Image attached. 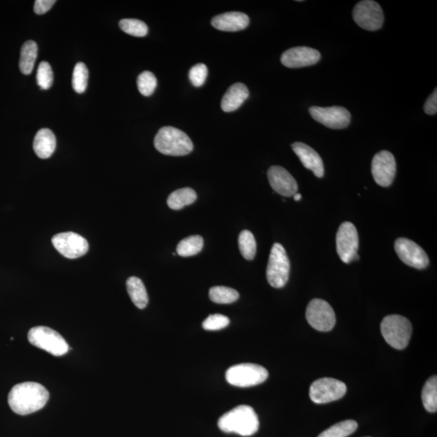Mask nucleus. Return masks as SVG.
<instances>
[{
  "instance_id": "obj_1",
  "label": "nucleus",
  "mask_w": 437,
  "mask_h": 437,
  "mask_svg": "<svg viewBox=\"0 0 437 437\" xmlns=\"http://www.w3.org/2000/svg\"><path fill=\"white\" fill-rule=\"evenodd\" d=\"M49 398L48 390L43 385L29 381L13 386L8 400L13 412L27 416L43 409Z\"/></svg>"
},
{
  "instance_id": "obj_2",
  "label": "nucleus",
  "mask_w": 437,
  "mask_h": 437,
  "mask_svg": "<svg viewBox=\"0 0 437 437\" xmlns=\"http://www.w3.org/2000/svg\"><path fill=\"white\" fill-rule=\"evenodd\" d=\"M218 427L226 434L250 436L259 431V420L253 407L242 405L224 414L219 418Z\"/></svg>"
},
{
  "instance_id": "obj_3",
  "label": "nucleus",
  "mask_w": 437,
  "mask_h": 437,
  "mask_svg": "<svg viewBox=\"0 0 437 437\" xmlns=\"http://www.w3.org/2000/svg\"><path fill=\"white\" fill-rule=\"evenodd\" d=\"M154 145L160 153L173 156H186L194 149L191 138L173 127L160 128L155 137Z\"/></svg>"
},
{
  "instance_id": "obj_4",
  "label": "nucleus",
  "mask_w": 437,
  "mask_h": 437,
  "mask_svg": "<svg viewBox=\"0 0 437 437\" xmlns=\"http://www.w3.org/2000/svg\"><path fill=\"white\" fill-rule=\"evenodd\" d=\"M381 332L390 346L403 350L407 347L412 334L411 321L401 315H389L381 323Z\"/></svg>"
},
{
  "instance_id": "obj_5",
  "label": "nucleus",
  "mask_w": 437,
  "mask_h": 437,
  "mask_svg": "<svg viewBox=\"0 0 437 437\" xmlns=\"http://www.w3.org/2000/svg\"><path fill=\"white\" fill-rule=\"evenodd\" d=\"M268 376V371L264 367L245 363L230 367L225 377L230 385L246 388L264 383Z\"/></svg>"
},
{
  "instance_id": "obj_6",
  "label": "nucleus",
  "mask_w": 437,
  "mask_h": 437,
  "mask_svg": "<svg viewBox=\"0 0 437 437\" xmlns=\"http://www.w3.org/2000/svg\"><path fill=\"white\" fill-rule=\"evenodd\" d=\"M28 339L34 346L54 356L65 355L69 350L68 344L62 335L47 326H36L30 330Z\"/></svg>"
},
{
  "instance_id": "obj_7",
  "label": "nucleus",
  "mask_w": 437,
  "mask_h": 437,
  "mask_svg": "<svg viewBox=\"0 0 437 437\" xmlns=\"http://www.w3.org/2000/svg\"><path fill=\"white\" fill-rule=\"evenodd\" d=\"M290 261L281 244L275 243L271 248L266 278L271 287L281 288L286 285L290 274Z\"/></svg>"
},
{
  "instance_id": "obj_8",
  "label": "nucleus",
  "mask_w": 437,
  "mask_h": 437,
  "mask_svg": "<svg viewBox=\"0 0 437 437\" xmlns=\"http://www.w3.org/2000/svg\"><path fill=\"white\" fill-rule=\"evenodd\" d=\"M347 392L343 381L330 377L316 380L310 385V397L317 404H324L342 398Z\"/></svg>"
},
{
  "instance_id": "obj_9",
  "label": "nucleus",
  "mask_w": 437,
  "mask_h": 437,
  "mask_svg": "<svg viewBox=\"0 0 437 437\" xmlns=\"http://www.w3.org/2000/svg\"><path fill=\"white\" fill-rule=\"evenodd\" d=\"M308 323L317 330L328 332L337 323L334 311L328 302L321 299L312 300L306 310Z\"/></svg>"
},
{
  "instance_id": "obj_10",
  "label": "nucleus",
  "mask_w": 437,
  "mask_h": 437,
  "mask_svg": "<svg viewBox=\"0 0 437 437\" xmlns=\"http://www.w3.org/2000/svg\"><path fill=\"white\" fill-rule=\"evenodd\" d=\"M353 19L362 29L376 31L383 25L384 13L376 2L372 0H363L354 8Z\"/></svg>"
},
{
  "instance_id": "obj_11",
  "label": "nucleus",
  "mask_w": 437,
  "mask_h": 437,
  "mask_svg": "<svg viewBox=\"0 0 437 437\" xmlns=\"http://www.w3.org/2000/svg\"><path fill=\"white\" fill-rule=\"evenodd\" d=\"M52 244L55 249L69 259L84 256L89 248L85 238L72 232L56 234L52 238Z\"/></svg>"
},
{
  "instance_id": "obj_12",
  "label": "nucleus",
  "mask_w": 437,
  "mask_h": 437,
  "mask_svg": "<svg viewBox=\"0 0 437 437\" xmlns=\"http://www.w3.org/2000/svg\"><path fill=\"white\" fill-rule=\"evenodd\" d=\"M359 248V235L356 228L351 222H344L337 234L338 255L344 264L354 261Z\"/></svg>"
},
{
  "instance_id": "obj_13",
  "label": "nucleus",
  "mask_w": 437,
  "mask_h": 437,
  "mask_svg": "<svg viewBox=\"0 0 437 437\" xmlns=\"http://www.w3.org/2000/svg\"><path fill=\"white\" fill-rule=\"evenodd\" d=\"M394 249L399 259L412 268L422 270L429 265L425 251L410 239L400 237L395 241Z\"/></svg>"
},
{
  "instance_id": "obj_14",
  "label": "nucleus",
  "mask_w": 437,
  "mask_h": 437,
  "mask_svg": "<svg viewBox=\"0 0 437 437\" xmlns=\"http://www.w3.org/2000/svg\"><path fill=\"white\" fill-rule=\"evenodd\" d=\"M310 114L315 121L330 129H343L351 122V114L342 107H312Z\"/></svg>"
},
{
  "instance_id": "obj_15",
  "label": "nucleus",
  "mask_w": 437,
  "mask_h": 437,
  "mask_svg": "<svg viewBox=\"0 0 437 437\" xmlns=\"http://www.w3.org/2000/svg\"><path fill=\"white\" fill-rule=\"evenodd\" d=\"M372 174L379 186L388 187L396 175V160L388 151H381L372 162Z\"/></svg>"
},
{
  "instance_id": "obj_16",
  "label": "nucleus",
  "mask_w": 437,
  "mask_h": 437,
  "mask_svg": "<svg viewBox=\"0 0 437 437\" xmlns=\"http://www.w3.org/2000/svg\"><path fill=\"white\" fill-rule=\"evenodd\" d=\"M321 59V54L317 50L307 47L290 48L284 52L280 58L284 66L288 68H301L315 65Z\"/></svg>"
},
{
  "instance_id": "obj_17",
  "label": "nucleus",
  "mask_w": 437,
  "mask_h": 437,
  "mask_svg": "<svg viewBox=\"0 0 437 437\" xmlns=\"http://www.w3.org/2000/svg\"><path fill=\"white\" fill-rule=\"evenodd\" d=\"M268 180L273 190L279 195L291 197L297 194V182L291 174L281 167L275 165L268 169Z\"/></svg>"
},
{
  "instance_id": "obj_18",
  "label": "nucleus",
  "mask_w": 437,
  "mask_h": 437,
  "mask_svg": "<svg viewBox=\"0 0 437 437\" xmlns=\"http://www.w3.org/2000/svg\"><path fill=\"white\" fill-rule=\"evenodd\" d=\"M294 153L300 158L303 167L311 170L317 178H323L324 175V165L321 156L310 146L303 142H296L292 145Z\"/></svg>"
},
{
  "instance_id": "obj_19",
  "label": "nucleus",
  "mask_w": 437,
  "mask_h": 437,
  "mask_svg": "<svg viewBox=\"0 0 437 437\" xmlns=\"http://www.w3.org/2000/svg\"><path fill=\"white\" fill-rule=\"evenodd\" d=\"M249 24V17L240 12H225L211 20V25L216 30L225 32L241 31L246 29Z\"/></svg>"
},
{
  "instance_id": "obj_20",
  "label": "nucleus",
  "mask_w": 437,
  "mask_h": 437,
  "mask_svg": "<svg viewBox=\"0 0 437 437\" xmlns=\"http://www.w3.org/2000/svg\"><path fill=\"white\" fill-rule=\"evenodd\" d=\"M250 92L242 83H236L229 87L223 96L222 109L226 113L235 111L249 98Z\"/></svg>"
},
{
  "instance_id": "obj_21",
  "label": "nucleus",
  "mask_w": 437,
  "mask_h": 437,
  "mask_svg": "<svg viewBox=\"0 0 437 437\" xmlns=\"http://www.w3.org/2000/svg\"><path fill=\"white\" fill-rule=\"evenodd\" d=\"M56 149V139L52 130L48 128L41 129L36 133L34 141V150L41 159L50 158Z\"/></svg>"
},
{
  "instance_id": "obj_22",
  "label": "nucleus",
  "mask_w": 437,
  "mask_h": 437,
  "mask_svg": "<svg viewBox=\"0 0 437 437\" xmlns=\"http://www.w3.org/2000/svg\"><path fill=\"white\" fill-rule=\"evenodd\" d=\"M127 292L138 309L144 310L149 303V296L144 283L140 278L132 276L127 281Z\"/></svg>"
},
{
  "instance_id": "obj_23",
  "label": "nucleus",
  "mask_w": 437,
  "mask_h": 437,
  "mask_svg": "<svg viewBox=\"0 0 437 437\" xmlns=\"http://www.w3.org/2000/svg\"><path fill=\"white\" fill-rule=\"evenodd\" d=\"M38 50V45L34 41H28L22 45L19 66L23 74L30 75L33 72Z\"/></svg>"
},
{
  "instance_id": "obj_24",
  "label": "nucleus",
  "mask_w": 437,
  "mask_h": 437,
  "mask_svg": "<svg viewBox=\"0 0 437 437\" xmlns=\"http://www.w3.org/2000/svg\"><path fill=\"white\" fill-rule=\"evenodd\" d=\"M197 200L196 192L192 188L178 189L170 194L167 204L169 209L175 211L181 210L184 206L191 205Z\"/></svg>"
},
{
  "instance_id": "obj_25",
  "label": "nucleus",
  "mask_w": 437,
  "mask_h": 437,
  "mask_svg": "<svg viewBox=\"0 0 437 437\" xmlns=\"http://www.w3.org/2000/svg\"><path fill=\"white\" fill-rule=\"evenodd\" d=\"M422 401L426 410L431 413L437 411V376H432L422 390Z\"/></svg>"
},
{
  "instance_id": "obj_26",
  "label": "nucleus",
  "mask_w": 437,
  "mask_h": 437,
  "mask_svg": "<svg viewBox=\"0 0 437 437\" xmlns=\"http://www.w3.org/2000/svg\"><path fill=\"white\" fill-rule=\"evenodd\" d=\"M202 247L204 238L200 235L190 236L178 243L177 254L181 257L194 256L201 252Z\"/></svg>"
},
{
  "instance_id": "obj_27",
  "label": "nucleus",
  "mask_w": 437,
  "mask_h": 437,
  "mask_svg": "<svg viewBox=\"0 0 437 437\" xmlns=\"http://www.w3.org/2000/svg\"><path fill=\"white\" fill-rule=\"evenodd\" d=\"M357 427L358 424L355 420H344L331 426L317 437H348L354 434Z\"/></svg>"
},
{
  "instance_id": "obj_28",
  "label": "nucleus",
  "mask_w": 437,
  "mask_h": 437,
  "mask_svg": "<svg viewBox=\"0 0 437 437\" xmlns=\"http://www.w3.org/2000/svg\"><path fill=\"white\" fill-rule=\"evenodd\" d=\"M239 249L246 260L255 259L257 252V243L254 234L249 230H243L238 238Z\"/></svg>"
},
{
  "instance_id": "obj_29",
  "label": "nucleus",
  "mask_w": 437,
  "mask_h": 437,
  "mask_svg": "<svg viewBox=\"0 0 437 437\" xmlns=\"http://www.w3.org/2000/svg\"><path fill=\"white\" fill-rule=\"evenodd\" d=\"M239 297L235 289L224 286L213 287L209 291L211 301L216 303H231L237 301Z\"/></svg>"
},
{
  "instance_id": "obj_30",
  "label": "nucleus",
  "mask_w": 437,
  "mask_h": 437,
  "mask_svg": "<svg viewBox=\"0 0 437 437\" xmlns=\"http://www.w3.org/2000/svg\"><path fill=\"white\" fill-rule=\"evenodd\" d=\"M89 81V70L85 63H78L73 71L72 86L77 94L85 93Z\"/></svg>"
},
{
  "instance_id": "obj_31",
  "label": "nucleus",
  "mask_w": 437,
  "mask_h": 437,
  "mask_svg": "<svg viewBox=\"0 0 437 437\" xmlns=\"http://www.w3.org/2000/svg\"><path fill=\"white\" fill-rule=\"evenodd\" d=\"M119 26L126 34L134 36H145L149 33V28L144 21L136 19H123L119 22Z\"/></svg>"
},
{
  "instance_id": "obj_32",
  "label": "nucleus",
  "mask_w": 437,
  "mask_h": 437,
  "mask_svg": "<svg viewBox=\"0 0 437 437\" xmlns=\"http://www.w3.org/2000/svg\"><path fill=\"white\" fill-rule=\"evenodd\" d=\"M137 85L142 95L149 96L154 93L158 81L153 73L147 71L138 76Z\"/></svg>"
},
{
  "instance_id": "obj_33",
  "label": "nucleus",
  "mask_w": 437,
  "mask_h": 437,
  "mask_svg": "<svg viewBox=\"0 0 437 437\" xmlns=\"http://www.w3.org/2000/svg\"><path fill=\"white\" fill-rule=\"evenodd\" d=\"M36 82L41 89H49L54 82V73L52 66L47 62H41L36 72Z\"/></svg>"
},
{
  "instance_id": "obj_34",
  "label": "nucleus",
  "mask_w": 437,
  "mask_h": 437,
  "mask_svg": "<svg viewBox=\"0 0 437 437\" xmlns=\"http://www.w3.org/2000/svg\"><path fill=\"white\" fill-rule=\"evenodd\" d=\"M230 323L228 317L222 315H211L202 323V328L206 330H222Z\"/></svg>"
},
{
  "instance_id": "obj_35",
  "label": "nucleus",
  "mask_w": 437,
  "mask_h": 437,
  "mask_svg": "<svg viewBox=\"0 0 437 437\" xmlns=\"http://www.w3.org/2000/svg\"><path fill=\"white\" fill-rule=\"evenodd\" d=\"M208 76V67L204 63H199L193 67L189 72V78L191 84L199 87L204 84Z\"/></svg>"
},
{
  "instance_id": "obj_36",
  "label": "nucleus",
  "mask_w": 437,
  "mask_h": 437,
  "mask_svg": "<svg viewBox=\"0 0 437 437\" xmlns=\"http://www.w3.org/2000/svg\"><path fill=\"white\" fill-rule=\"evenodd\" d=\"M56 1L54 0H36L34 3V12L38 15H43L52 9Z\"/></svg>"
},
{
  "instance_id": "obj_37",
  "label": "nucleus",
  "mask_w": 437,
  "mask_h": 437,
  "mask_svg": "<svg viewBox=\"0 0 437 437\" xmlns=\"http://www.w3.org/2000/svg\"><path fill=\"white\" fill-rule=\"evenodd\" d=\"M424 109L426 114L429 115L436 114L437 112V89H436L432 93V94L429 96V98L427 99L426 103L425 104Z\"/></svg>"
},
{
  "instance_id": "obj_38",
  "label": "nucleus",
  "mask_w": 437,
  "mask_h": 437,
  "mask_svg": "<svg viewBox=\"0 0 437 437\" xmlns=\"http://www.w3.org/2000/svg\"><path fill=\"white\" fill-rule=\"evenodd\" d=\"M294 200H295V201H300L301 200V195L297 193V194L294 195Z\"/></svg>"
},
{
  "instance_id": "obj_39",
  "label": "nucleus",
  "mask_w": 437,
  "mask_h": 437,
  "mask_svg": "<svg viewBox=\"0 0 437 437\" xmlns=\"http://www.w3.org/2000/svg\"><path fill=\"white\" fill-rule=\"evenodd\" d=\"M367 437H369V436H367Z\"/></svg>"
}]
</instances>
